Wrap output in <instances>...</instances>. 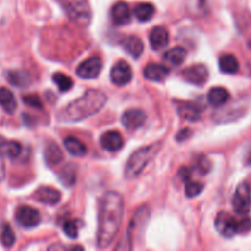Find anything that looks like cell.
Instances as JSON below:
<instances>
[{
	"label": "cell",
	"instance_id": "cell-33",
	"mask_svg": "<svg viewBox=\"0 0 251 251\" xmlns=\"http://www.w3.org/2000/svg\"><path fill=\"white\" fill-rule=\"evenodd\" d=\"M25 104L29 105L32 108H36V109H42L43 108V103H42L41 98L37 95H27L22 97Z\"/></svg>",
	"mask_w": 251,
	"mask_h": 251
},
{
	"label": "cell",
	"instance_id": "cell-22",
	"mask_svg": "<svg viewBox=\"0 0 251 251\" xmlns=\"http://www.w3.org/2000/svg\"><path fill=\"white\" fill-rule=\"evenodd\" d=\"M22 146L17 141H9L0 136V154L1 156H7L10 158H16L21 154Z\"/></svg>",
	"mask_w": 251,
	"mask_h": 251
},
{
	"label": "cell",
	"instance_id": "cell-11",
	"mask_svg": "<svg viewBox=\"0 0 251 251\" xmlns=\"http://www.w3.org/2000/svg\"><path fill=\"white\" fill-rule=\"evenodd\" d=\"M146 119V113H145L144 110L132 108V109L126 110V112L123 114L122 123L127 130H136L145 124Z\"/></svg>",
	"mask_w": 251,
	"mask_h": 251
},
{
	"label": "cell",
	"instance_id": "cell-24",
	"mask_svg": "<svg viewBox=\"0 0 251 251\" xmlns=\"http://www.w3.org/2000/svg\"><path fill=\"white\" fill-rule=\"evenodd\" d=\"M0 107H1L7 114H12L17 108V103L14 95H12L11 91L6 87H0Z\"/></svg>",
	"mask_w": 251,
	"mask_h": 251
},
{
	"label": "cell",
	"instance_id": "cell-9",
	"mask_svg": "<svg viewBox=\"0 0 251 251\" xmlns=\"http://www.w3.org/2000/svg\"><path fill=\"white\" fill-rule=\"evenodd\" d=\"M110 80L117 86H125L132 80V69L126 61L120 60L110 70Z\"/></svg>",
	"mask_w": 251,
	"mask_h": 251
},
{
	"label": "cell",
	"instance_id": "cell-39",
	"mask_svg": "<svg viewBox=\"0 0 251 251\" xmlns=\"http://www.w3.org/2000/svg\"><path fill=\"white\" fill-rule=\"evenodd\" d=\"M245 162H247V164H248V166H250V167H251V147H250V150H249V151H248V154H247V159H245Z\"/></svg>",
	"mask_w": 251,
	"mask_h": 251
},
{
	"label": "cell",
	"instance_id": "cell-7",
	"mask_svg": "<svg viewBox=\"0 0 251 251\" xmlns=\"http://www.w3.org/2000/svg\"><path fill=\"white\" fill-rule=\"evenodd\" d=\"M15 217L19 225L24 228H34L41 223V213L31 206H20Z\"/></svg>",
	"mask_w": 251,
	"mask_h": 251
},
{
	"label": "cell",
	"instance_id": "cell-20",
	"mask_svg": "<svg viewBox=\"0 0 251 251\" xmlns=\"http://www.w3.org/2000/svg\"><path fill=\"white\" fill-rule=\"evenodd\" d=\"M230 95L228 90L223 87L211 88L207 95V100L212 107H221L229 100Z\"/></svg>",
	"mask_w": 251,
	"mask_h": 251
},
{
	"label": "cell",
	"instance_id": "cell-3",
	"mask_svg": "<svg viewBox=\"0 0 251 251\" xmlns=\"http://www.w3.org/2000/svg\"><path fill=\"white\" fill-rule=\"evenodd\" d=\"M161 149L162 145L157 142V144H152L136 150L129 157L126 162V166H125V178L135 179L140 176V174L149 166L150 162L157 156V153H158Z\"/></svg>",
	"mask_w": 251,
	"mask_h": 251
},
{
	"label": "cell",
	"instance_id": "cell-16",
	"mask_svg": "<svg viewBox=\"0 0 251 251\" xmlns=\"http://www.w3.org/2000/svg\"><path fill=\"white\" fill-rule=\"evenodd\" d=\"M169 74V69L166 65L162 64H154L151 63L144 69V76L150 81H154V82H161L167 75Z\"/></svg>",
	"mask_w": 251,
	"mask_h": 251
},
{
	"label": "cell",
	"instance_id": "cell-37",
	"mask_svg": "<svg viewBox=\"0 0 251 251\" xmlns=\"http://www.w3.org/2000/svg\"><path fill=\"white\" fill-rule=\"evenodd\" d=\"M191 134H193V131H191L190 129H184L181 130V131H179V134L176 135V140H178L179 142L184 141V140L189 139V137L191 136Z\"/></svg>",
	"mask_w": 251,
	"mask_h": 251
},
{
	"label": "cell",
	"instance_id": "cell-34",
	"mask_svg": "<svg viewBox=\"0 0 251 251\" xmlns=\"http://www.w3.org/2000/svg\"><path fill=\"white\" fill-rule=\"evenodd\" d=\"M251 230V218L247 217L244 220L239 221V226H238V233L239 234H244Z\"/></svg>",
	"mask_w": 251,
	"mask_h": 251
},
{
	"label": "cell",
	"instance_id": "cell-14",
	"mask_svg": "<svg viewBox=\"0 0 251 251\" xmlns=\"http://www.w3.org/2000/svg\"><path fill=\"white\" fill-rule=\"evenodd\" d=\"M100 145L108 152H118L124 146V139L118 131H107L100 136Z\"/></svg>",
	"mask_w": 251,
	"mask_h": 251
},
{
	"label": "cell",
	"instance_id": "cell-4",
	"mask_svg": "<svg viewBox=\"0 0 251 251\" xmlns=\"http://www.w3.org/2000/svg\"><path fill=\"white\" fill-rule=\"evenodd\" d=\"M61 9L71 22L78 26H88L92 17L87 0H58Z\"/></svg>",
	"mask_w": 251,
	"mask_h": 251
},
{
	"label": "cell",
	"instance_id": "cell-32",
	"mask_svg": "<svg viewBox=\"0 0 251 251\" xmlns=\"http://www.w3.org/2000/svg\"><path fill=\"white\" fill-rule=\"evenodd\" d=\"M64 233L66 234V237H69L70 239H76L78 237V227H77V221H66L63 226Z\"/></svg>",
	"mask_w": 251,
	"mask_h": 251
},
{
	"label": "cell",
	"instance_id": "cell-36",
	"mask_svg": "<svg viewBox=\"0 0 251 251\" xmlns=\"http://www.w3.org/2000/svg\"><path fill=\"white\" fill-rule=\"evenodd\" d=\"M191 169L189 168V167H183V168H180V171H179V176H180L181 180L184 181V183H188L189 180H190L191 178Z\"/></svg>",
	"mask_w": 251,
	"mask_h": 251
},
{
	"label": "cell",
	"instance_id": "cell-38",
	"mask_svg": "<svg viewBox=\"0 0 251 251\" xmlns=\"http://www.w3.org/2000/svg\"><path fill=\"white\" fill-rule=\"evenodd\" d=\"M5 176V166H4V161L1 158V154H0V181L4 179Z\"/></svg>",
	"mask_w": 251,
	"mask_h": 251
},
{
	"label": "cell",
	"instance_id": "cell-25",
	"mask_svg": "<svg viewBox=\"0 0 251 251\" xmlns=\"http://www.w3.org/2000/svg\"><path fill=\"white\" fill-rule=\"evenodd\" d=\"M220 70L225 74H237L239 71V61L233 54H225L220 58L218 61Z\"/></svg>",
	"mask_w": 251,
	"mask_h": 251
},
{
	"label": "cell",
	"instance_id": "cell-21",
	"mask_svg": "<svg viewBox=\"0 0 251 251\" xmlns=\"http://www.w3.org/2000/svg\"><path fill=\"white\" fill-rule=\"evenodd\" d=\"M44 159H46L47 164L50 167L58 166L59 163H61L64 159V154L61 152V150L56 146L54 142H50L46 146L44 149Z\"/></svg>",
	"mask_w": 251,
	"mask_h": 251
},
{
	"label": "cell",
	"instance_id": "cell-10",
	"mask_svg": "<svg viewBox=\"0 0 251 251\" xmlns=\"http://www.w3.org/2000/svg\"><path fill=\"white\" fill-rule=\"evenodd\" d=\"M183 77L186 82L201 86L207 81L208 69L203 64H196L183 71Z\"/></svg>",
	"mask_w": 251,
	"mask_h": 251
},
{
	"label": "cell",
	"instance_id": "cell-17",
	"mask_svg": "<svg viewBox=\"0 0 251 251\" xmlns=\"http://www.w3.org/2000/svg\"><path fill=\"white\" fill-rule=\"evenodd\" d=\"M169 43V33L164 27H154L150 33V44L152 49L159 50L168 46Z\"/></svg>",
	"mask_w": 251,
	"mask_h": 251
},
{
	"label": "cell",
	"instance_id": "cell-28",
	"mask_svg": "<svg viewBox=\"0 0 251 251\" xmlns=\"http://www.w3.org/2000/svg\"><path fill=\"white\" fill-rule=\"evenodd\" d=\"M15 233L9 223L4 222L0 226V242L5 248H11L15 244Z\"/></svg>",
	"mask_w": 251,
	"mask_h": 251
},
{
	"label": "cell",
	"instance_id": "cell-31",
	"mask_svg": "<svg viewBox=\"0 0 251 251\" xmlns=\"http://www.w3.org/2000/svg\"><path fill=\"white\" fill-rule=\"evenodd\" d=\"M203 184L198 183V181H190L185 184V194L188 198H195V196H199L203 190Z\"/></svg>",
	"mask_w": 251,
	"mask_h": 251
},
{
	"label": "cell",
	"instance_id": "cell-8",
	"mask_svg": "<svg viewBox=\"0 0 251 251\" xmlns=\"http://www.w3.org/2000/svg\"><path fill=\"white\" fill-rule=\"evenodd\" d=\"M102 69H103L102 59L98 58V56H92V58L82 61V63L78 65L76 73H77V75L80 76L81 78H85V80H92V78H97L98 76H100Z\"/></svg>",
	"mask_w": 251,
	"mask_h": 251
},
{
	"label": "cell",
	"instance_id": "cell-18",
	"mask_svg": "<svg viewBox=\"0 0 251 251\" xmlns=\"http://www.w3.org/2000/svg\"><path fill=\"white\" fill-rule=\"evenodd\" d=\"M123 48L129 53L132 58H140L142 53H144V42L136 36H130L123 39L122 42Z\"/></svg>",
	"mask_w": 251,
	"mask_h": 251
},
{
	"label": "cell",
	"instance_id": "cell-26",
	"mask_svg": "<svg viewBox=\"0 0 251 251\" xmlns=\"http://www.w3.org/2000/svg\"><path fill=\"white\" fill-rule=\"evenodd\" d=\"M7 81L12 86H16V87H27L31 83V76L25 70L9 71V74H7Z\"/></svg>",
	"mask_w": 251,
	"mask_h": 251
},
{
	"label": "cell",
	"instance_id": "cell-5",
	"mask_svg": "<svg viewBox=\"0 0 251 251\" xmlns=\"http://www.w3.org/2000/svg\"><path fill=\"white\" fill-rule=\"evenodd\" d=\"M233 207L238 215H248L251 210V191L247 183L238 185L233 196Z\"/></svg>",
	"mask_w": 251,
	"mask_h": 251
},
{
	"label": "cell",
	"instance_id": "cell-2",
	"mask_svg": "<svg viewBox=\"0 0 251 251\" xmlns=\"http://www.w3.org/2000/svg\"><path fill=\"white\" fill-rule=\"evenodd\" d=\"M107 95L102 91L88 90L82 97L77 98L66 105L58 115L64 123H76L97 114L107 103Z\"/></svg>",
	"mask_w": 251,
	"mask_h": 251
},
{
	"label": "cell",
	"instance_id": "cell-1",
	"mask_svg": "<svg viewBox=\"0 0 251 251\" xmlns=\"http://www.w3.org/2000/svg\"><path fill=\"white\" fill-rule=\"evenodd\" d=\"M124 199L119 193L108 191L100 199L97 229V244L100 249L109 247L117 237L124 217Z\"/></svg>",
	"mask_w": 251,
	"mask_h": 251
},
{
	"label": "cell",
	"instance_id": "cell-15",
	"mask_svg": "<svg viewBox=\"0 0 251 251\" xmlns=\"http://www.w3.org/2000/svg\"><path fill=\"white\" fill-rule=\"evenodd\" d=\"M34 199L38 200L39 202L44 203V205L54 206L59 203L61 199V194L60 191L54 188H50V186H42V188H39L34 193Z\"/></svg>",
	"mask_w": 251,
	"mask_h": 251
},
{
	"label": "cell",
	"instance_id": "cell-35",
	"mask_svg": "<svg viewBox=\"0 0 251 251\" xmlns=\"http://www.w3.org/2000/svg\"><path fill=\"white\" fill-rule=\"evenodd\" d=\"M202 158V161L201 162H198V169L199 172H200V174H207L208 172H210L211 169V164H210V161H208L206 157H201Z\"/></svg>",
	"mask_w": 251,
	"mask_h": 251
},
{
	"label": "cell",
	"instance_id": "cell-12",
	"mask_svg": "<svg viewBox=\"0 0 251 251\" xmlns=\"http://www.w3.org/2000/svg\"><path fill=\"white\" fill-rule=\"evenodd\" d=\"M110 17H112L113 24L117 26H125V25L130 24L131 21V11L125 1H118L113 5L112 10H110Z\"/></svg>",
	"mask_w": 251,
	"mask_h": 251
},
{
	"label": "cell",
	"instance_id": "cell-6",
	"mask_svg": "<svg viewBox=\"0 0 251 251\" xmlns=\"http://www.w3.org/2000/svg\"><path fill=\"white\" fill-rule=\"evenodd\" d=\"M216 229L222 237L232 238L238 234V226L239 221L235 220L232 215L227 212H220L216 217Z\"/></svg>",
	"mask_w": 251,
	"mask_h": 251
},
{
	"label": "cell",
	"instance_id": "cell-19",
	"mask_svg": "<svg viewBox=\"0 0 251 251\" xmlns=\"http://www.w3.org/2000/svg\"><path fill=\"white\" fill-rule=\"evenodd\" d=\"M186 58V50L183 47H176L169 49L163 55V60L169 66H179L184 63Z\"/></svg>",
	"mask_w": 251,
	"mask_h": 251
},
{
	"label": "cell",
	"instance_id": "cell-30",
	"mask_svg": "<svg viewBox=\"0 0 251 251\" xmlns=\"http://www.w3.org/2000/svg\"><path fill=\"white\" fill-rule=\"evenodd\" d=\"M53 81L56 86H58L59 90L61 92H66V91H70L74 86L73 78L69 77V76L64 75L63 73H55L53 75Z\"/></svg>",
	"mask_w": 251,
	"mask_h": 251
},
{
	"label": "cell",
	"instance_id": "cell-27",
	"mask_svg": "<svg viewBox=\"0 0 251 251\" xmlns=\"http://www.w3.org/2000/svg\"><path fill=\"white\" fill-rule=\"evenodd\" d=\"M154 12H156V9H154L153 4H151V2H140L134 9L135 16L141 22L150 21L153 17Z\"/></svg>",
	"mask_w": 251,
	"mask_h": 251
},
{
	"label": "cell",
	"instance_id": "cell-29",
	"mask_svg": "<svg viewBox=\"0 0 251 251\" xmlns=\"http://www.w3.org/2000/svg\"><path fill=\"white\" fill-rule=\"evenodd\" d=\"M61 183L65 186H73L75 184L76 179H77V174H76V168L74 166H66L63 171L59 174Z\"/></svg>",
	"mask_w": 251,
	"mask_h": 251
},
{
	"label": "cell",
	"instance_id": "cell-13",
	"mask_svg": "<svg viewBox=\"0 0 251 251\" xmlns=\"http://www.w3.org/2000/svg\"><path fill=\"white\" fill-rule=\"evenodd\" d=\"M176 110H178L179 115L183 119L188 120V122H198L201 118V113H202V107L194 102H181V100H176Z\"/></svg>",
	"mask_w": 251,
	"mask_h": 251
},
{
	"label": "cell",
	"instance_id": "cell-23",
	"mask_svg": "<svg viewBox=\"0 0 251 251\" xmlns=\"http://www.w3.org/2000/svg\"><path fill=\"white\" fill-rule=\"evenodd\" d=\"M64 146L66 151L74 157H83L87 153V147L82 144L78 139L73 136H69L64 140Z\"/></svg>",
	"mask_w": 251,
	"mask_h": 251
}]
</instances>
